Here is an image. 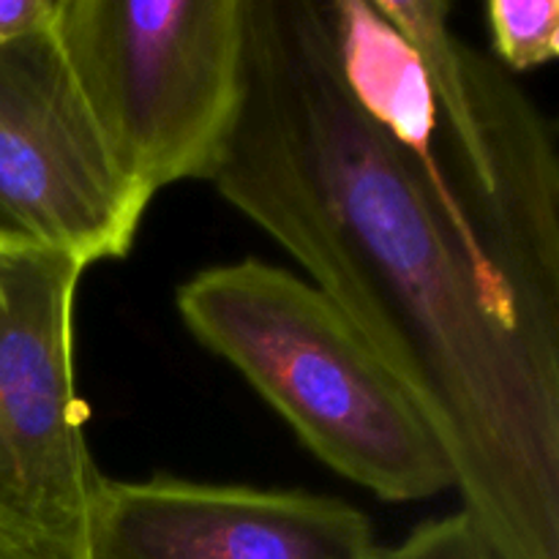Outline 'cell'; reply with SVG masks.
I'll return each instance as SVG.
<instances>
[{"label":"cell","mask_w":559,"mask_h":559,"mask_svg":"<svg viewBox=\"0 0 559 559\" xmlns=\"http://www.w3.org/2000/svg\"><path fill=\"white\" fill-rule=\"evenodd\" d=\"M0 559H71V557L58 555V551L47 549V546L36 544V540L14 533V530L0 527Z\"/></svg>","instance_id":"cell-11"},{"label":"cell","mask_w":559,"mask_h":559,"mask_svg":"<svg viewBox=\"0 0 559 559\" xmlns=\"http://www.w3.org/2000/svg\"><path fill=\"white\" fill-rule=\"evenodd\" d=\"M377 559H519L469 511L415 527L402 544L380 549Z\"/></svg>","instance_id":"cell-9"},{"label":"cell","mask_w":559,"mask_h":559,"mask_svg":"<svg viewBox=\"0 0 559 559\" xmlns=\"http://www.w3.org/2000/svg\"><path fill=\"white\" fill-rule=\"evenodd\" d=\"M85 271L71 251L0 229V527L71 559H87L104 478L74 374Z\"/></svg>","instance_id":"cell-5"},{"label":"cell","mask_w":559,"mask_h":559,"mask_svg":"<svg viewBox=\"0 0 559 559\" xmlns=\"http://www.w3.org/2000/svg\"><path fill=\"white\" fill-rule=\"evenodd\" d=\"M371 519L328 495L153 475L102 478L87 559H377Z\"/></svg>","instance_id":"cell-7"},{"label":"cell","mask_w":559,"mask_h":559,"mask_svg":"<svg viewBox=\"0 0 559 559\" xmlns=\"http://www.w3.org/2000/svg\"><path fill=\"white\" fill-rule=\"evenodd\" d=\"M191 336L227 360L333 473L388 502L456 489L437 431L325 293L249 257L175 295Z\"/></svg>","instance_id":"cell-2"},{"label":"cell","mask_w":559,"mask_h":559,"mask_svg":"<svg viewBox=\"0 0 559 559\" xmlns=\"http://www.w3.org/2000/svg\"><path fill=\"white\" fill-rule=\"evenodd\" d=\"M418 49L435 93L424 151L540 360L559 369L555 131L511 71L469 47L440 0H374Z\"/></svg>","instance_id":"cell-3"},{"label":"cell","mask_w":559,"mask_h":559,"mask_svg":"<svg viewBox=\"0 0 559 559\" xmlns=\"http://www.w3.org/2000/svg\"><path fill=\"white\" fill-rule=\"evenodd\" d=\"M249 0H58L52 33L118 167L156 197L213 180L246 98Z\"/></svg>","instance_id":"cell-4"},{"label":"cell","mask_w":559,"mask_h":559,"mask_svg":"<svg viewBox=\"0 0 559 559\" xmlns=\"http://www.w3.org/2000/svg\"><path fill=\"white\" fill-rule=\"evenodd\" d=\"M153 197L109 153L52 27L0 44V229L126 260Z\"/></svg>","instance_id":"cell-6"},{"label":"cell","mask_w":559,"mask_h":559,"mask_svg":"<svg viewBox=\"0 0 559 559\" xmlns=\"http://www.w3.org/2000/svg\"><path fill=\"white\" fill-rule=\"evenodd\" d=\"M246 98L218 194L271 235L437 431L464 511L559 559V369L544 364L437 180L347 93L328 3L249 0Z\"/></svg>","instance_id":"cell-1"},{"label":"cell","mask_w":559,"mask_h":559,"mask_svg":"<svg viewBox=\"0 0 559 559\" xmlns=\"http://www.w3.org/2000/svg\"><path fill=\"white\" fill-rule=\"evenodd\" d=\"M486 25L495 60L511 74L538 69L559 55V0H491Z\"/></svg>","instance_id":"cell-8"},{"label":"cell","mask_w":559,"mask_h":559,"mask_svg":"<svg viewBox=\"0 0 559 559\" xmlns=\"http://www.w3.org/2000/svg\"><path fill=\"white\" fill-rule=\"evenodd\" d=\"M58 0H0V44L49 31Z\"/></svg>","instance_id":"cell-10"}]
</instances>
